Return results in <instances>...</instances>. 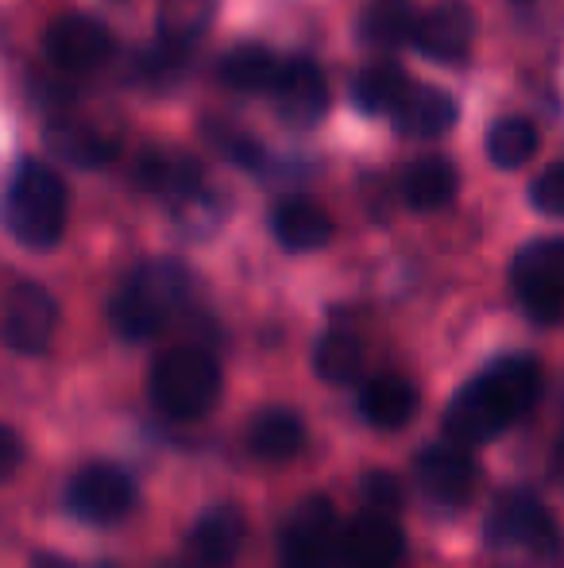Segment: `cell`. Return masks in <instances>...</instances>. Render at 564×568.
<instances>
[{"label":"cell","mask_w":564,"mask_h":568,"mask_svg":"<svg viewBox=\"0 0 564 568\" xmlns=\"http://www.w3.org/2000/svg\"><path fill=\"white\" fill-rule=\"evenodd\" d=\"M391 120L394 132L410 135V140H437L457 124V101L444 90H433V85H410V93L399 101Z\"/></svg>","instance_id":"cell-18"},{"label":"cell","mask_w":564,"mask_h":568,"mask_svg":"<svg viewBox=\"0 0 564 568\" xmlns=\"http://www.w3.org/2000/svg\"><path fill=\"white\" fill-rule=\"evenodd\" d=\"M182 74H186V47L166 43L163 51H143L136 59V78L147 90H171Z\"/></svg>","instance_id":"cell-30"},{"label":"cell","mask_w":564,"mask_h":568,"mask_svg":"<svg viewBox=\"0 0 564 568\" xmlns=\"http://www.w3.org/2000/svg\"><path fill=\"white\" fill-rule=\"evenodd\" d=\"M553 476L564 479V434H561V442H557V453H553Z\"/></svg>","instance_id":"cell-36"},{"label":"cell","mask_w":564,"mask_h":568,"mask_svg":"<svg viewBox=\"0 0 564 568\" xmlns=\"http://www.w3.org/2000/svg\"><path fill=\"white\" fill-rule=\"evenodd\" d=\"M31 568H78L70 557H59V554H35L31 557Z\"/></svg>","instance_id":"cell-35"},{"label":"cell","mask_w":564,"mask_h":568,"mask_svg":"<svg viewBox=\"0 0 564 568\" xmlns=\"http://www.w3.org/2000/svg\"><path fill=\"white\" fill-rule=\"evenodd\" d=\"M514 298L534 322L553 325L564 317V240H534L514 255Z\"/></svg>","instance_id":"cell-5"},{"label":"cell","mask_w":564,"mask_h":568,"mask_svg":"<svg viewBox=\"0 0 564 568\" xmlns=\"http://www.w3.org/2000/svg\"><path fill=\"white\" fill-rule=\"evenodd\" d=\"M147 395L166 418H205L221 398V364L194 344L166 348L147 372Z\"/></svg>","instance_id":"cell-3"},{"label":"cell","mask_w":564,"mask_h":568,"mask_svg":"<svg viewBox=\"0 0 564 568\" xmlns=\"http://www.w3.org/2000/svg\"><path fill=\"white\" fill-rule=\"evenodd\" d=\"M136 507V479L116 464H85L66 484V510L82 523L113 526Z\"/></svg>","instance_id":"cell-8"},{"label":"cell","mask_w":564,"mask_h":568,"mask_svg":"<svg viewBox=\"0 0 564 568\" xmlns=\"http://www.w3.org/2000/svg\"><path fill=\"white\" fill-rule=\"evenodd\" d=\"M314 372L321 375L329 387H345V383L360 379L363 344L345 329H329L314 344Z\"/></svg>","instance_id":"cell-26"},{"label":"cell","mask_w":564,"mask_h":568,"mask_svg":"<svg viewBox=\"0 0 564 568\" xmlns=\"http://www.w3.org/2000/svg\"><path fill=\"white\" fill-rule=\"evenodd\" d=\"M136 182L151 194L166 197L171 205H182L202 194V163L182 151H143L136 166Z\"/></svg>","instance_id":"cell-17"},{"label":"cell","mask_w":564,"mask_h":568,"mask_svg":"<svg viewBox=\"0 0 564 568\" xmlns=\"http://www.w3.org/2000/svg\"><path fill=\"white\" fill-rule=\"evenodd\" d=\"M189 275L174 260H151L132 271L113 294L109 322L124 341H151L155 333L166 329L178 306L186 302Z\"/></svg>","instance_id":"cell-2"},{"label":"cell","mask_w":564,"mask_h":568,"mask_svg":"<svg viewBox=\"0 0 564 568\" xmlns=\"http://www.w3.org/2000/svg\"><path fill=\"white\" fill-rule=\"evenodd\" d=\"M418 16L410 0H371L360 16V39L376 51H394L399 43L414 39Z\"/></svg>","instance_id":"cell-24"},{"label":"cell","mask_w":564,"mask_h":568,"mask_svg":"<svg viewBox=\"0 0 564 568\" xmlns=\"http://www.w3.org/2000/svg\"><path fill=\"white\" fill-rule=\"evenodd\" d=\"M340 561L337 510L325 495L301 499L283 530L279 568H332Z\"/></svg>","instance_id":"cell-7"},{"label":"cell","mask_w":564,"mask_h":568,"mask_svg":"<svg viewBox=\"0 0 564 568\" xmlns=\"http://www.w3.org/2000/svg\"><path fill=\"white\" fill-rule=\"evenodd\" d=\"M54 325H59L54 294L39 283H16L4 298V314H0V337L8 348L16 356H39L51 344Z\"/></svg>","instance_id":"cell-9"},{"label":"cell","mask_w":564,"mask_h":568,"mask_svg":"<svg viewBox=\"0 0 564 568\" xmlns=\"http://www.w3.org/2000/svg\"><path fill=\"white\" fill-rule=\"evenodd\" d=\"M414 471L422 491L441 507H464L472 499L475 484H480V471H475V460L468 456V449L449 442L429 445V449L418 453Z\"/></svg>","instance_id":"cell-12"},{"label":"cell","mask_w":564,"mask_h":568,"mask_svg":"<svg viewBox=\"0 0 564 568\" xmlns=\"http://www.w3.org/2000/svg\"><path fill=\"white\" fill-rule=\"evenodd\" d=\"M407 93H410V78L402 74V67H394V62H371V67H363L352 82L356 109L368 116L394 113Z\"/></svg>","instance_id":"cell-25"},{"label":"cell","mask_w":564,"mask_h":568,"mask_svg":"<svg viewBox=\"0 0 564 568\" xmlns=\"http://www.w3.org/2000/svg\"><path fill=\"white\" fill-rule=\"evenodd\" d=\"M23 464V442L16 429L0 426V479H8Z\"/></svg>","instance_id":"cell-34"},{"label":"cell","mask_w":564,"mask_h":568,"mask_svg":"<svg viewBox=\"0 0 564 568\" xmlns=\"http://www.w3.org/2000/svg\"><path fill=\"white\" fill-rule=\"evenodd\" d=\"M217 197L209 194V190H202L197 197H189V202H182V205H174V213H178V221H182V229L186 232H194V236H205L209 229H217Z\"/></svg>","instance_id":"cell-33"},{"label":"cell","mask_w":564,"mask_h":568,"mask_svg":"<svg viewBox=\"0 0 564 568\" xmlns=\"http://www.w3.org/2000/svg\"><path fill=\"white\" fill-rule=\"evenodd\" d=\"M244 534H248V523L240 510L233 503H217L189 530V557L202 568H228L240 554Z\"/></svg>","instance_id":"cell-15"},{"label":"cell","mask_w":564,"mask_h":568,"mask_svg":"<svg viewBox=\"0 0 564 568\" xmlns=\"http://www.w3.org/2000/svg\"><path fill=\"white\" fill-rule=\"evenodd\" d=\"M457 166L441 155H425V159H414V163L402 171V202L418 213H433V210H444V205L457 197Z\"/></svg>","instance_id":"cell-22"},{"label":"cell","mask_w":564,"mask_h":568,"mask_svg":"<svg viewBox=\"0 0 564 568\" xmlns=\"http://www.w3.org/2000/svg\"><path fill=\"white\" fill-rule=\"evenodd\" d=\"M537 151V128L522 116H503L499 124H491L488 132V159L503 171L530 163V155Z\"/></svg>","instance_id":"cell-28"},{"label":"cell","mask_w":564,"mask_h":568,"mask_svg":"<svg viewBox=\"0 0 564 568\" xmlns=\"http://www.w3.org/2000/svg\"><path fill=\"white\" fill-rule=\"evenodd\" d=\"M202 132L209 135V143L228 159V163L248 166V171H256V166L264 163V148H259L256 135L240 132V128H233V124H221V120H205Z\"/></svg>","instance_id":"cell-29"},{"label":"cell","mask_w":564,"mask_h":568,"mask_svg":"<svg viewBox=\"0 0 564 568\" xmlns=\"http://www.w3.org/2000/svg\"><path fill=\"white\" fill-rule=\"evenodd\" d=\"M542 395V372L530 356L495 359L483 375H475L468 387L444 410V442L460 449L488 445L495 434L522 418Z\"/></svg>","instance_id":"cell-1"},{"label":"cell","mask_w":564,"mask_h":568,"mask_svg":"<svg viewBox=\"0 0 564 568\" xmlns=\"http://www.w3.org/2000/svg\"><path fill=\"white\" fill-rule=\"evenodd\" d=\"M43 143L59 159H66L70 166H82V171L113 163L116 151H121V140H116V135H105L101 128L85 124V120H74V116L47 120Z\"/></svg>","instance_id":"cell-16"},{"label":"cell","mask_w":564,"mask_h":568,"mask_svg":"<svg viewBox=\"0 0 564 568\" xmlns=\"http://www.w3.org/2000/svg\"><path fill=\"white\" fill-rule=\"evenodd\" d=\"M279 70H283V62L275 59L271 47L236 43L233 51L221 59L217 78L236 93H264V90H275V82H279Z\"/></svg>","instance_id":"cell-23"},{"label":"cell","mask_w":564,"mask_h":568,"mask_svg":"<svg viewBox=\"0 0 564 568\" xmlns=\"http://www.w3.org/2000/svg\"><path fill=\"white\" fill-rule=\"evenodd\" d=\"M530 202H534V210L550 213V217H561L564 213V163H553L550 171H542V179L530 186Z\"/></svg>","instance_id":"cell-32"},{"label":"cell","mask_w":564,"mask_h":568,"mask_svg":"<svg viewBox=\"0 0 564 568\" xmlns=\"http://www.w3.org/2000/svg\"><path fill=\"white\" fill-rule=\"evenodd\" d=\"M301 445H306V426H301L298 414L286 410V406H267V410H259L256 418L248 422V449L252 456H259V460L283 464V460H290V456H298Z\"/></svg>","instance_id":"cell-21"},{"label":"cell","mask_w":564,"mask_h":568,"mask_svg":"<svg viewBox=\"0 0 564 568\" xmlns=\"http://www.w3.org/2000/svg\"><path fill=\"white\" fill-rule=\"evenodd\" d=\"M43 47L47 59L54 62V70L90 74V70L105 67L109 54H113V31L85 12H66L47 28Z\"/></svg>","instance_id":"cell-10"},{"label":"cell","mask_w":564,"mask_h":568,"mask_svg":"<svg viewBox=\"0 0 564 568\" xmlns=\"http://www.w3.org/2000/svg\"><path fill=\"white\" fill-rule=\"evenodd\" d=\"M363 510H376V515H399L402 510V484L391 471H368L360 484Z\"/></svg>","instance_id":"cell-31"},{"label":"cell","mask_w":564,"mask_h":568,"mask_svg":"<svg viewBox=\"0 0 564 568\" xmlns=\"http://www.w3.org/2000/svg\"><path fill=\"white\" fill-rule=\"evenodd\" d=\"M418 414V390L402 375H376L360 390V418L376 429H402Z\"/></svg>","instance_id":"cell-20"},{"label":"cell","mask_w":564,"mask_h":568,"mask_svg":"<svg viewBox=\"0 0 564 568\" xmlns=\"http://www.w3.org/2000/svg\"><path fill=\"white\" fill-rule=\"evenodd\" d=\"M475 39V12L464 0H444L429 8L414 28V47L429 62H460Z\"/></svg>","instance_id":"cell-14"},{"label":"cell","mask_w":564,"mask_h":568,"mask_svg":"<svg viewBox=\"0 0 564 568\" xmlns=\"http://www.w3.org/2000/svg\"><path fill=\"white\" fill-rule=\"evenodd\" d=\"M275 109H279L286 128H317L329 113V82H325L321 67L309 59L283 62L279 82H275Z\"/></svg>","instance_id":"cell-11"},{"label":"cell","mask_w":564,"mask_h":568,"mask_svg":"<svg viewBox=\"0 0 564 568\" xmlns=\"http://www.w3.org/2000/svg\"><path fill=\"white\" fill-rule=\"evenodd\" d=\"M488 541L495 549H526L542 561L561 554L557 523L530 491H511L495 503L488 515Z\"/></svg>","instance_id":"cell-6"},{"label":"cell","mask_w":564,"mask_h":568,"mask_svg":"<svg viewBox=\"0 0 564 568\" xmlns=\"http://www.w3.org/2000/svg\"><path fill=\"white\" fill-rule=\"evenodd\" d=\"M217 0H158V36L171 47H189L205 36Z\"/></svg>","instance_id":"cell-27"},{"label":"cell","mask_w":564,"mask_h":568,"mask_svg":"<svg viewBox=\"0 0 564 568\" xmlns=\"http://www.w3.org/2000/svg\"><path fill=\"white\" fill-rule=\"evenodd\" d=\"M407 549L402 526L391 515L363 510L340 534V561L348 568H394Z\"/></svg>","instance_id":"cell-13"},{"label":"cell","mask_w":564,"mask_h":568,"mask_svg":"<svg viewBox=\"0 0 564 568\" xmlns=\"http://www.w3.org/2000/svg\"><path fill=\"white\" fill-rule=\"evenodd\" d=\"M271 232L286 252H317L332 240V217L306 197H286L271 213Z\"/></svg>","instance_id":"cell-19"},{"label":"cell","mask_w":564,"mask_h":568,"mask_svg":"<svg viewBox=\"0 0 564 568\" xmlns=\"http://www.w3.org/2000/svg\"><path fill=\"white\" fill-rule=\"evenodd\" d=\"M4 225L28 247L59 244L66 232V182L39 159H23L4 194Z\"/></svg>","instance_id":"cell-4"}]
</instances>
